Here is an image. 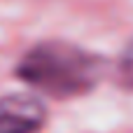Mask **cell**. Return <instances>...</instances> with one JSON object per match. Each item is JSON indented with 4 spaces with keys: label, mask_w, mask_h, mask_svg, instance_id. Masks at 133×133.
I'll return each instance as SVG.
<instances>
[{
    "label": "cell",
    "mask_w": 133,
    "mask_h": 133,
    "mask_svg": "<svg viewBox=\"0 0 133 133\" xmlns=\"http://www.w3.org/2000/svg\"><path fill=\"white\" fill-rule=\"evenodd\" d=\"M105 61L68 40H42L16 63V77L33 94L51 98H77L94 91L105 77Z\"/></svg>",
    "instance_id": "obj_1"
},
{
    "label": "cell",
    "mask_w": 133,
    "mask_h": 133,
    "mask_svg": "<svg viewBox=\"0 0 133 133\" xmlns=\"http://www.w3.org/2000/svg\"><path fill=\"white\" fill-rule=\"evenodd\" d=\"M47 117V105L37 94L21 91L0 96V133H40Z\"/></svg>",
    "instance_id": "obj_2"
},
{
    "label": "cell",
    "mask_w": 133,
    "mask_h": 133,
    "mask_svg": "<svg viewBox=\"0 0 133 133\" xmlns=\"http://www.w3.org/2000/svg\"><path fill=\"white\" fill-rule=\"evenodd\" d=\"M119 77L129 89H133V37L119 56Z\"/></svg>",
    "instance_id": "obj_3"
}]
</instances>
